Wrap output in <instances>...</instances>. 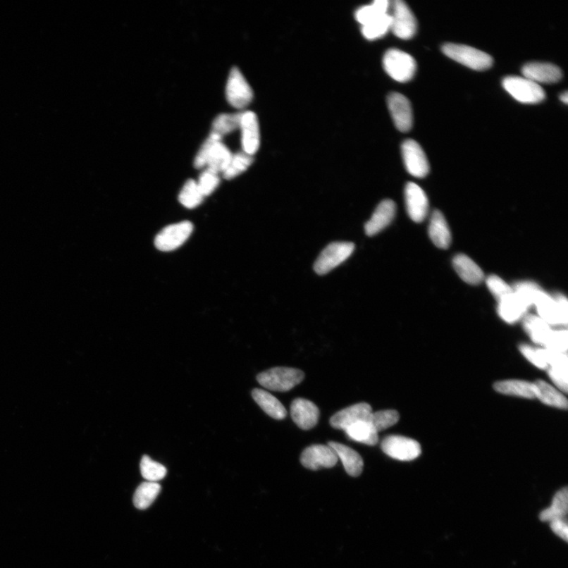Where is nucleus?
I'll return each instance as SVG.
<instances>
[{
    "mask_svg": "<svg viewBox=\"0 0 568 568\" xmlns=\"http://www.w3.org/2000/svg\"><path fill=\"white\" fill-rule=\"evenodd\" d=\"M223 138L211 133L198 150L195 159V167L206 168L217 174L223 173L228 166L233 154L222 142Z\"/></svg>",
    "mask_w": 568,
    "mask_h": 568,
    "instance_id": "obj_1",
    "label": "nucleus"
},
{
    "mask_svg": "<svg viewBox=\"0 0 568 568\" xmlns=\"http://www.w3.org/2000/svg\"><path fill=\"white\" fill-rule=\"evenodd\" d=\"M305 378L300 369L288 367H275L264 371L257 376L259 384L271 391L285 393L292 390Z\"/></svg>",
    "mask_w": 568,
    "mask_h": 568,
    "instance_id": "obj_2",
    "label": "nucleus"
},
{
    "mask_svg": "<svg viewBox=\"0 0 568 568\" xmlns=\"http://www.w3.org/2000/svg\"><path fill=\"white\" fill-rule=\"evenodd\" d=\"M442 51L448 58L475 70L490 69L493 63L491 56L467 45L447 43L442 46Z\"/></svg>",
    "mask_w": 568,
    "mask_h": 568,
    "instance_id": "obj_3",
    "label": "nucleus"
},
{
    "mask_svg": "<svg viewBox=\"0 0 568 568\" xmlns=\"http://www.w3.org/2000/svg\"><path fill=\"white\" fill-rule=\"evenodd\" d=\"M383 66L387 74L399 82L411 81L417 70V63L411 55L395 49L385 52Z\"/></svg>",
    "mask_w": 568,
    "mask_h": 568,
    "instance_id": "obj_4",
    "label": "nucleus"
},
{
    "mask_svg": "<svg viewBox=\"0 0 568 568\" xmlns=\"http://www.w3.org/2000/svg\"><path fill=\"white\" fill-rule=\"evenodd\" d=\"M502 85L514 100L520 103L536 104L545 99V92L541 85L525 77H506Z\"/></svg>",
    "mask_w": 568,
    "mask_h": 568,
    "instance_id": "obj_5",
    "label": "nucleus"
},
{
    "mask_svg": "<svg viewBox=\"0 0 568 568\" xmlns=\"http://www.w3.org/2000/svg\"><path fill=\"white\" fill-rule=\"evenodd\" d=\"M352 242H333L323 249L314 264L315 272L326 275L347 261L354 252Z\"/></svg>",
    "mask_w": 568,
    "mask_h": 568,
    "instance_id": "obj_6",
    "label": "nucleus"
},
{
    "mask_svg": "<svg viewBox=\"0 0 568 568\" xmlns=\"http://www.w3.org/2000/svg\"><path fill=\"white\" fill-rule=\"evenodd\" d=\"M390 4L393 9L390 30L400 39H412L418 30L417 20L412 11L402 0H395Z\"/></svg>",
    "mask_w": 568,
    "mask_h": 568,
    "instance_id": "obj_7",
    "label": "nucleus"
},
{
    "mask_svg": "<svg viewBox=\"0 0 568 568\" xmlns=\"http://www.w3.org/2000/svg\"><path fill=\"white\" fill-rule=\"evenodd\" d=\"M226 97L233 108L242 109L252 102L254 92L240 69H231L226 87Z\"/></svg>",
    "mask_w": 568,
    "mask_h": 568,
    "instance_id": "obj_8",
    "label": "nucleus"
},
{
    "mask_svg": "<svg viewBox=\"0 0 568 568\" xmlns=\"http://www.w3.org/2000/svg\"><path fill=\"white\" fill-rule=\"evenodd\" d=\"M193 230V224L190 221L171 224L158 233L155 237V246L163 252L173 251L186 242Z\"/></svg>",
    "mask_w": 568,
    "mask_h": 568,
    "instance_id": "obj_9",
    "label": "nucleus"
},
{
    "mask_svg": "<svg viewBox=\"0 0 568 568\" xmlns=\"http://www.w3.org/2000/svg\"><path fill=\"white\" fill-rule=\"evenodd\" d=\"M382 451L389 457L400 461L417 459L421 452L418 441L402 436H388L381 443Z\"/></svg>",
    "mask_w": 568,
    "mask_h": 568,
    "instance_id": "obj_10",
    "label": "nucleus"
},
{
    "mask_svg": "<svg viewBox=\"0 0 568 568\" xmlns=\"http://www.w3.org/2000/svg\"><path fill=\"white\" fill-rule=\"evenodd\" d=\"M301 464L310 471L333 468L339 461L333 449L328 445H314L309 446L301 455Z\"/></svg>",
    "mask_w": 568,
    "mask_h": 568,
    "instance_id": "obj_11",
    "label": "nucleus"
},
{
    "mask_svg": "<svg viewBox=\"0 0 568 568\" xmlns=\"http://www.w3.org/2000/svg\"><path fill=\"white\" fill-rule=\"evenodd\" d=\"M402 159L409 174L424 178L429 171L427 156L420 144L413 140H406L401 147Z\"/></svg>",
    "mask_w": 568,
    "mask_h": 568,
    "instance_id": "obj_12",
    "label": "nucleus"
},
{
    "mask_svg": "<svg viewBox=\"0 0 568 568\" xmlns=\"http://www.w3.org/2000/svg\"><path fill=\"white\" fill-rule=\"evenodd\" d=\"M387 104L395 128L401 132L412 128L413 111L411 102L399 92H392L387 98Z\"/></svg>",
    "mask_w": 568,
    "mask_h": 568,
    "instance_id": "obj_13",
    "label": "nucleus"
},
{
    "mask_svg": "<svg viewBox=\"0 0 568 568\" xmlns=\"http://www.w3.org/2000/svg\"><path fill=\"white\" fill-rule=\"evenodd\" d=\"M242 147L244 153L253 156L260 147V128L254 112H242L240 128Z\"/></svg>",
    "mask_w": 568,
    "mask_h": 568,
    "instance_id": "obj_14",
    "label": "nucleus"
},
{
    "mask_svg": "<svg viewBox=\"0 0 568 568\" xmlns=\"http://www.w3.org/2000/svg\"><path fill=\"white\" fill-rule=\"evenodd\" d=\"M290 415L297 426L303 431H309L318 424L320 411L313 402L297 398L290 405Z\"/></svg>",
    "mask_w": 568,
    "mask_h": 568,
    "instance_id": "obj_15",
    "label": "nucleus"
},
{
    "mask_svg": "<svg viewBox=\"0 0 568 568\" xmlns=\"http://www.w3.org/2000/svg\"><path fill=\"white\" fill-rule=\"evenodd\" d=\"M405 201L411 219L417 223L424 221L428 210V201L424 190L417 184L408 183L405 187Z\"/></svg>",
    "mask_w": 568,
    "mask_h": 568,
    "instance_id": "obj_16",
    "label": "nucleus"
},
{
    "mask_svg": "<svg viewBox=\"0 0 568 568\" xmlns=\"http://www.w3.org/2000/svg\"><path fill=\"white\" fill-rule=\"evenodd\" d=\"M372 407L366 402H359L341 409L340 412L335 414L330 419V425L335 429H346L362 421H369V416L372 414Z\"/></svg>",
    "mask_w": 568,
    "mask_h": 568,
    "instance_id": "obj_17",
    "label": "nucleus"
},
{
    "mask_svg": "<svg viewBox=\"0 0 568 568\" xmlns=\"http://www.w3.org/2000/svg\"><path fill=\"white\" fill-rule=\"evenodd\" d=\"M524 77L537 84L558 82L562 78V71L557 66L549 63L532 62L521 69Z\"/></svg>",
    "mask_w": 568,
    "mask_h": 568,
    "instance_id": "obj_18",
    "label": "nucleus"
},
{
    "mask_svg": "<svg viewBox=\"0 0 568 568\" xmlns=\"http://www.w3.org/2000/svg\"><path fill=\"white\" fill-rule=\"evenodd\" d=\"M395 215V204L392 200H385L376 207L371 220L365 226L366 233L373 236L381 233L392 223Z\"/></svg>",
    "mask_w": 568,
    "mask_h": 568,
    "instance_id": "obj_19",
    "label": "nucleus"
},
{
    "mask_svg": "<svg viewBox=\"0 0 568 568\" xmlns=\"http://www.w3.org/2000/svg\"><path fill=\"white\" fill-rule=\"evenodd\" d=\"M328 445L331 447L339 459L342 462L345 471L350 476L357 478L360 476L364 467V462L358 452L354 449L338 442H328Z\"/></svg>",
    "mask_w": 568,
    "mask_h": 568,
    "instance_id": "obj_20",
    "label": "nucleus"
},
{
    "mask_svg": "<svg viewBox=\"0 0 568 568\" xmlns=\"http://www.w3.org/2000/svg\"><path fill=\"white\" fill-rule=\"evenodd\" d=\"M428 235L436 247L447 249L452 242L450 229L445 218L439 210H435L432 214L428 226Z\"/></svg>",
    "mask_w": 568,
    "mask_h": 568,
    "instance_id": "obj_21",
    "label": "nucleus"
},
{
    "mask_svg": "<svg viewBox=\"0 0 568 568\" xmlns=\"http://www.w3.org/2000/svg\"><path fill=\"white\" fill-rule=\"evenodd\" d=\"M453 266L460 278L472 285H476L484 279L483 271L467 255L455 256L453 259Z\"/></svg>",
    "mask_w": 568,
    "mask_h": 568,
    "instance_id": "obj_22",
    "label": "nucleus"
},
{
    "mask_svg": "<svg viewBox=\"0 0 568 568\" xmlns=\"http://www.w3.org/2000/svg\"><path fill=\"white\" fill-rule=\"evenodd\" d=\"M493 387L498 393L504 395L520 396L526 399L537 397V389L534 383L519 380L503 381L495 383Z\"/></svg>",
    "mask_w": 568,
    "mask_h": 568,
    "instance_id": "obj_23",
    "label": "nucleus"
},
{
    "mask_svg": "<svg viewBox=\"0 0 568 568\" xmlns=\"http://www.w3.org/2000/svg\"><path fill=\"white\" fill-rule=\"evenodd\" d=\"M255 402L270 417L276 420H282L287 417L288 412L285 407L272 394L255 388L252 392Z\"/></svg>",
    "mask_w": 568,
    "mask_h": 568,
    "instance_id": "obj_24",
    "label": "nucleus"
},
{
    "mask_svg": "<svg viewBox=\"0 0 568 568\" xmlns=\"http://www.w3.org/2000/svg\"><path fill=\"white\" fill-rule=\"evenodd\" d=\"M498 314L507 323L517 321L529 309L514 292L498 302Z\"/></svg>",
    "mask_w": 568,
    "mask_h": 568,
    "instance_id": "obj_25",
    "label": "nucleus"
},
{
    "mask_svg": "<svg viewBox=\"0 0 568 568\" xmlns=\"http://www.w3.org/2000/svg\"><path fill=\"white\" fill-rule=\"evenodd\" d=\"M534 306L537 307L539 318L545 321L548 325H562L557 304L553 297L550 296L541 290L538 294Z\"/></svg>",
    "mask_w": 568,
    "mask_h": 568,
    "instance_id": "obj_26",
    "label": "nucleus"
},
{
    "mask_svg": "<svg viewBox=\"0 0 568 568\" xmlns=\"http://www.w3.org/2000/svg\"><path fill=\"white\" fill-rule=\"evenodd\" d=\"M347 438L359 443L374 446L378 443V433L369 421H362L348 427Z\"/></svg>",
    "mask_w": 568,
    "mask_h": 568,
    "instance_id": "obj_27",
    "label": "nucleus"
},
{
    "mask_svg": "<svg viewBox=\"0 0 568 568\" xmlns=\"http://www.w3.org/2000/svg\"><path fill=\"white\" fill-rule=\"evenodd\" d=\"M524 326L526 332L535 342L545 346L552 333L550 325L538 316L528 315L524 319Z\"/></svg>",
    "mask_w": 568,
    "mask_h": 568,
    "instance_id": "obj_28",
    "label": "nucleus"
},
{
    "mask_svg": "<svg viewBox=\"0 0 568 568\" xmlns=\"http://www.w3.org/2000/svg\"><path fill=\"white\" fill-rule=\"evenodd\" d=\"M537 389V397L543 404L553 407L567 409L568 402L565 396L547 382L537 381L534 383Z\"/></svg>",
    "mask_w": 568,
    "mask_h": 568,
    "instance_id": "obj_29",
    "label": "nucleus"
},
{
    "mask_svg": "<svg viewBox=\"0 0 568 568\" xmlns=\"http://www.w3.org/2000/svg\"><path fill=\"white\" fill-rule=\"evenodd\" d=\"M567 495V487L558 491L553 498L551 506L541 512L540 519L550 523L553 520L566 518L568 507Z\"/></svg>",
    "mask_w": 568,
    "mask_h": 568,
    "instance_id": "obj_30",
    "label": "nucleus"
},
{
    "mask_svg": "<svg viewBox=\"0 0 568 568\" xmlns=\"http://www.w3.org/2000/svg\"><path fill=\"white\" fill-rule=\"evenodd\" d=\"M161 486L158 482L147 481L137 487L134 495V505L140 510H147L159 495Z\"/></svg>",
    "mask_w": 568,
    "mask_h": 568,
    "instance_id": "obj_31",
    "label": "nucleus"
},
{
    "mask_svg": "<svg viewBox=\"0 0 568 568\" xmlns=\"http://www.w3.org/2000/svg\"><path fill=\"white\" fill-rule=\"evenodd\" d=\"M390 2L388 0H376L371 5L363 6L355 13V18L362 25L373 21L374 19L388 14Z\"/></svg>",
    "mask_w": 568,
    "mask_h": 568,
    "instance_id": "obj_32",
    "label": "nucleus"
},
{
    "mask_svg": "<svg viewBox=\"0 0 568 568\" xmlns=\"http://www.w3.org/2000/svg\"><path fill=\"white\" fill-rule=\"evenodd\" d=\"M241 113L221 114L218 116L212 125L211 133L215 134L221 138L233 133L240 128Z\"/></svg>",
    "mask_w": 568,
    "mask_h": 568,
    "instance_id": "obj_33",
    "label": "nucleus"
},
{
    "mask_svg": "<svg viewBox=\"0 0 568 568\" xmlns=\"http://www.w3.org/2000/svg\"><path fill=\"white\" fill-rule=\"evenodd\" d=\"M391 29L390 14H386L373 20V21L362 25V35L369 41H374L388 34Z\"/></svg>",
    "mask_w": 568,
    "mask_h": 568,
    "instance_id": "obj_34",
    "label": "nucleus"
},
{
    "mask_svg": "<svg viewBox=\"0 0 568 568\" xmlns=\"http://www.w3.org/2000/svg\"><path fill=\"white\" fill-rule=\"evenodd\" d=\"M254 162V156H250L243 151L233 155L228 168L223 173V176L226 180H233V178L241 175L246 171Z\"/></svg>",
    "mask_w": 568,
    "mask_h": 568,
    "instance_id": "obj_35",
    "label": "nucleus"
},
{
    "mask_svg": "<svg viewBox=\"0 0 568 568\" xmlns=\"http://www.w3.org/2000/svg\"><path fill=\"white\" fill-rule=\"evenodd\" d=\"M204 197L198 188L197 181L190 180L184 184L180 195H178V201L187 209H195L200 206Z\"/></svg>",
    "mask_w": 568,
    "mask_h": 568,
    "instance_id": "obj_36",
    "label": "nucleus"
},
{
    "mask_svg": "<svg viewBox=\"0 0 568 568\" xmlns=\"http://www.w3.org/2000/svg\"><path fill=\"white\" fill-rule=\"evenodd\" d=\"M140 467L142 477L148 481L157 482L166 476V467L152 459L148 455H144Z\"/></svg>",
    "mask_w": 568,
    "mask_h": 568,
    "instance_id": "obj_37",
    "label": "nucleus"
},
{
    "mask_svg": "<svg viewBox=\"0 0 568 568\" xmlns=\"http://www.w3.org/2000/svg\"><path fill=\"white\" fill-rule=\"evenodd\" d=\"M400 414L395 409H385L378 412H372L369 421L373 426L378 433L385 431L397 424Z\"/></svg>",
    "mask_w": 568,
    "mask_h": 568,
    "instance_id": "obj_38",
    "label": "nucleus"
},
{
    "mask_svg": "<svg viewBox=\"0 0 568 568\" xmlns=\"http://www.w3.org/2000/svg\"><path fill=\"white\" fill-rule=\"evenodd\" d=\"M512 289L513 292L529 308L534 306L538 294L543 290L536 283L531 282L518 283Z\"/></svg>",
    "mask_w": 568,
    "mask_h": 568,
    "instance_id": "obj_39",
    "label": "nucleus"
},
{
    "mask_svg": "<svg viewBox=\"0 0 568 568\" xmlns=\"http://www.w3.org/2000/svg\"><path fill=\"white\" fill-rule=\"evenodd\" d=\"M221 183L220 175L213 171L204 169L197 182L204 197L212 195Z\"/></svg>",
    "mask_w": 568,
    "mask_h": 568,
    "instance_id": "obj_40",
    "label": "nucleus"
},
{
    "mask_svg": "<svg viewBox=\"0 0 568 568\" xmlns=\"http://www.w3.org/2000/svg\"><path fill=\"white\" fill-rule=\"evenodd\" d=\"M486 283L488 288L498 302L513 292L512 288L498 276H488Z\"/></svg>",
    "mask_w": 568,
    "mask_h": 568,
    "instance_id": "obj_41",
    "label": "nucleus"
},
{
    "mask_svg": "<svg viewBox=\"0 0 568 568\" xmlns=\"http://www.w3.org/2000/svg\"><path fill=\"white\" fill-rule=\"evenodd\" d=\"M545 347L550 351L564 354L567 350V332L552 331Z\"/></svg>",
    "mask_w": 568,
    "mask_h": 568,
    "instance_id": "obj_42",
    "label": "nucleus"
},
{
    "mask_svg": "<svg viewBox=\"0 0 568 568\" xmlns=\"http://www.w3.org/2000/svg\"><path fill=\"white\" fill-rule=\"evenodd\" d=\"M549 375L560 390L567 393V363L550 366Z\"/></svg>",
    "mask_w": 568,
    "mask_h": 568,
    "instance_id": "obj_43",
    "label": "nucleus"
},
{
    "mask_svg": "<svg viewBox=\"0 0 568 568\" xmlns=\"http://www.w3.org/2000/svg\"><path fill=\"white\" fill-rule=\"evenodd\" d=\"M521 354L529 360L535 366L545 369L548 367L547 363L541 356L540 349H535L529 345H523L519 347Z\"/></svg>",
    "mask_w": 568,
    "mask_h": 568,
    "instance_id": "obj_44",
    "label": "nucleus"
},
{
    "mask_svg": "<svg viewBox=\"0 0 568 568\" xmlns=\"http://www.w3.org/2000/svg\"><path fill=\"white\" fill-rule=\"evenodd\" d=\"M550 526L552 531L556 533L558 537L567 541L568 527L566 518L550 521Z\"/></svg>",
    "mask_w": 568,
    "mask_h": 568,
    "instance_id": "obj_45",
    "label": "nucleus"
},
{
    "mask_svg": "<svg viewBox=\"0 0 568 568\" xmlns=\"http://www.w3.org/2000/svg\"><path fill=\"white\" fill-rule=\"evenodd\" d=\"M555 301H556L561 318V321H562V325L567 326V318H568V303L567 300L565 298V296L563 295L557 294L553 297Z\"/></svg>",
    "mask_w": 568,
    "mask_h": 568,
    "instance_id": "obj_46",
    "label": "nucleus"
},
{
    "mask_svg": "<svg viewBox=\"0 0 568 568\" xmlns=\"http://www.w3.org/2000/svg\"><path fill=\"white\" fill-rule=\"evenodd\" d=\"M560 98L561 101H562L565 104H567V103H568V94H567V92H564V94H561Z\"/></svg>",
    "mask_w": 568,
    "mask_h": 568,
    "instance_id": "obj_47",
    "label": "nucleus"
}]
</instances>
